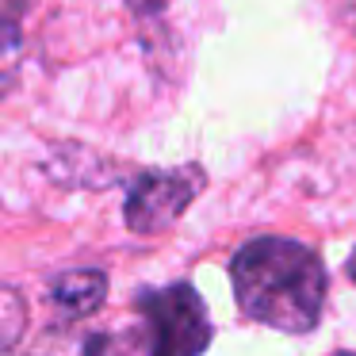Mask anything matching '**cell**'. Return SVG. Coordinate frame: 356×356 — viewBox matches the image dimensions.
<instances>
[{
  "instance_id": "52a82bcc",
  "label": "cell",
  "mask_w": 356,
  "mask_h": 356,
  "mask_svg": "<svg viewBox=\"0 0 356 356\" xmlns=\"http://www.w3.org/2000/svg\"><path fill=\"white\" fill-rule=\"evenodd\" d=\"M345 356H356V353H345Z\"/></svg>"
},
{
  "instance_id": "277c9868",
  "label": "cell",
  "mask_w": 356,
  "mask_h": 356,
  "mask_svg": "<svg viewBox=\"0 0 356 356\" xmlns=\"http://www.w3.org/2000/svg\"><path fill=\"white\" fill-rule=\"evenodd\" d=\"M104 295H108V276L96 272V268L65 272V276H58L54 287H50V302L58 307V314H62V318L92 314V310L104 302Z\"/></svg>"
},
{
  "instance_id": "5b68a950",
  "label": "cell",
  "mask_w": 356,
  "mask_h": 356,
  "mask_svg": "<svg viewBox=\"0 0 356 356\" xmlns=\"http://www.w3.org/2000/svg\"><path fill=\"white\" fill-rule=\"evenodd\" d=\"M12 35H16V31H4V27H0V50H8V42H12Z\"/></svg>"
},
{
  "instance_id": "8992f818",
  "label": "cell",
  "mask_w": 356,
  "mask_h": 356,
  "mask_svg": "<svg viewBox=\"0 0 356 356\" xmlns=\"http://www.w3.org/2000/svg\"><path fill=\"white\" fill-rule=\"evenodd\" d=\"M348 276H353V284H356V253L348 257Z\"/></svg>"
},
{
  "instance_id": "3957f363",
  "label": "cell",
  "mask_w": 356,
  "mask_h": 356,
  "mask_svg": "<svg viewBox=\"0 0 356 356\" xmlns=\"http://www.w3.org/2000/svg\"><path fill=\"white\" fill-rule=\"evenodd\" d=\"M203 169L200 165H180V169H149L131 184L127 195V226L134 234H157L172 226L184 207L200 195Z\"/></svg>"
},
{
  "instance_id": "6da1fadb",
  "label": "cell",
  "mask_w": 356,
  "mask_h": 356,
  "mask_svg": "<svg viewBox=\"0 0 356 356\" xmlns=\"http://www.w3.org/2000/svg\"><path fill=\"white\" fill-rule=\"evenodd\" d=\"M241 314L280 333H310L325 307V264L291 238H253L230 261Z\"/></svg>"
},
{
  "instance_id": "7a4b0ae2",
  "label": "cell",
  "mask_w": 356,
  "mask_h": 356,
  "mask_svg": "<svg viewBox=\"0 0 356 356\" xmlns=\"http://www.w3.org/2000/svg\"><path fill=\"white\" fill-rule=\"evenodd\" d=\"M146 322V356H203L211 345V314L192 284H169L138 295Z\"/></svg>"
}]
</instances>
